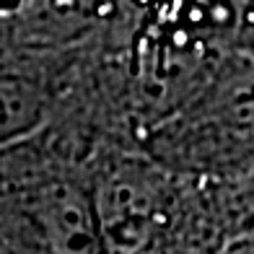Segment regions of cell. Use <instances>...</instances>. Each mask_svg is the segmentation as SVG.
I'll list each match as a JSON object with an SVG mask.
<instances>
[{
  "label": "cell",
  "instance_id": "6da1fadb",
  "mask_svg": "<svg viewBox=\"0 0 254 254\" xmlns=\"http://www.w3.org/2000/svg\"><path fill=\"white\" fill-rule=\"evenodd\" d=\"M3 252H107L91 171L34 135L3 145Z\"/></svg>",
  "mask_w": 254,
  "mask_h": 254
},
{
  "label": "cell",
  "instance_id": "7a4b0ae2",
  "mask_svg": "<svg viewBox=\"0 0 254 254\" xmlns=\"http://www.w3.org/2000/svg\"><path fill=\"white\" fill-rule=\"evenodd\" d=\"M91 184L107 252H164L184 174L161 164L143 143H120L96 158Z\"/></svg>",
  "mask_w": 254,
  "mask_h": 254
},
{
  "label": "cell",
  "instance_id": "3957f363",
  "mask_svg": "<svg viewBox=\"0 0 254 254\" xmlns=\"http://www.w3.org/2000/svg\"><path fill=\"white\" fill-rule=\"evenodd\" d=\"M34 3V0H3V18H13V16H18V13H24V10L29 8Z\"/></svg>",
  "mask_w": 254,
  "mask_h": 254
}]
</instances>
